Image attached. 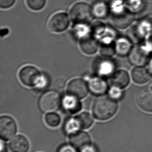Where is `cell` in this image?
Instances as JSON below:
<instances>
[{
	"instance_id": "1",
	"label": "cell",
	"mask_w": 152,
	"mask_h": 152,
	"mask_svg": "<svg viewBox=\"0 0 152 152\" xmlns=\"http://www.w3.org/2000/svg\"><path fill=\"white\" fill-rule=\"evenodd\" d=\"M118 105L115 100L107 96H101L95 100L92 111L95 118L99 121L111 118L117 112Z\"/></svg>"
},
{
	"instance_id": "2",
	"label": "cell",
	"mask_w": 152,
	"mask_h": 152,
	"mask_svg": "<svg viewBox=\"0 0 152 152\" xmlns=\"http://www.w3.org/2000/svg\"><path fill=\"white\" fill-rule=\"evenodd\" d=\"M61 97L56 90H50L44 93L40 97L38 105L41 111L45 113L53 112L62 104Z\"/></svg>"
},
{
	"instance_id": "3",
	"label": "cell",
	"mask_w": 152,
	"mask_h": 152,
	"mask_svg": "<svg viewBox=\"0 0 152 152\" xmlns=\"http://www.w3.org/2000/svg\"><path fill=\"white\" fill-rule=\"evenodd\" d=\"M71 18L75 24L88 25L92 20L91 7L85 2H78L74 4L70 10Z\"/></svg>"
},
{
	"instance_id": "4",
	"label": "cell",
	"mask_w": 152,
	"mask_h": 152,
	"mask_svg": "<svg viewBox=\"0 0 152 152\" xmlns=\"http://www.w3.org/2000/svg\"><path fill=\"white\" fill-rule=\"evenodd\" d=\"M134 18V12L121 5L113 9L111 19L113 25L119 29H125L132 24Z\"/></svg>"
},
{
	"instance_id": "5",
	"label": "cell",
	"mask_w": 152,
	"mask_h": 152,
	"mask_svg": "<svg viewBox=\"0 0 152 152\" xmlns=\"http://www.w3.org/2000/svg\"><path fill=\"white\" fill-rule=\"evenodd\" d=\"M42 74L35 66H26L21 68L18 73L20 82L27 87H36Z\"/></svg>"
},
{
	"instance_id": "6",
	"label": "cell",
	"mask_w": 152,
	"mask_h": 152,
	"mask_svg": "<svg viewBox=\"0 0 152 152\" xmlns=\"http://www.w3.org/2000/svg\"><path fill=\"white\" fill-rule=\"evenodd\" d=\"M88 85L82 78H76L70 80L66 87L68 95L82 99L86 97L89 93Z\"/></svg>"
},
{
	"instance_id": "7",
	"label": "cell",
	"mask_w": 152,
	"mask_h": 152,
	"mask_svg": "<svg viewBox=\"0 0 152 152\" xmlns=\"http://www.w3.org/2000/svg\"><path fill=\"white\" fill-rule=\"evenodd\" d=\"M17 127L13 118L8 115H3L0 117V136L2 139H12L16 133Z\"/></svg>"
},
{
	"instance_id": "8",
	"label": "cell",
	"mask_w": 152,
	"mask_h": 152,
	"mask_svg": "<svg viewBox=\"0 0 152 152\" xmlns=\"http://www.w3.org/2000/svg\"><path fill=\"white\" fill-rule=\"evenodd\" d=\"M70 20L65 12L57 13L51 17L48 23V28L53 33H60L68 28Z\"/></svg>"
},
{
	"instance_id": "9",
	"label": "cell",
	"mask_w": 152,
	"mask_h": 152,
	"mask_svg": "<svg viewBox=\"0 0 152 152\" xmlns=\"http://www.w3.org/2000/svg\"><path fill=\"white\" fill-rule=\"evenodd\" d=\"M150 51L148 48L143 46H136L132 48L129 53V60L134 66H143L149 60Z\"/></svg>"
},
{
	"instance_id": "10",
	"label": "cell",
	"mask_w": 152,
	"mask_h": 152,
	"mask_svg": "<svg viewBox=\"0 0 152 152\" xmlns=\"http://www.w3.org/2000/svg\"><path fill=\"white\" fill-rule=\"evenodd\" d=\"M95 72L98 76L101 77H109L112 75L115 70V63L110 58H99L95 61Z\"/></svg>"
},
{
	"instance_id": "11",
	"label": "cell",
	"mask_w": 152,
	"mask_h": 152,
	"mask_svg": "<svg viewBox=\"0 0 152 152\" xmlns=\"http://www.w3.org/2000/svg\"><path fill=\"white\" fill-rule=\"evenodd\" d=\"M69 139L72 146L80 151L91 145L90 136L87 132L83 131L78 130L71 134Z\"/></svg>"
},
{
	"instance_id": "12",
	"label": "cell",
	"mask_w": 152,
	"mask_h": 152,
	"mask_svg": "<svg viewBox=\"0 0 152 152\" xmlns=\"http://www.w3.org/2000/svg\"><path fill=\"white\" fill-rule=\"evenodd\" d=\"M137 103L143 111L152 113V87L140 90L137 96Z\"/></svg>"
},
{
	"instance_id": "13",
	"label": "cell",
	"mask_w": 152,
	"mask_h": 152,
	"mask_svg": "<svg viewBox=\"0 0 152 152\" xmlns=\"http://www.w3.org/2000/svg\"><path fill=\"white\" fill-rule=\"evenodd\" d=\"M79 47L82 53L87 55H91L96 53L99 48L98 39L92 34L78 40Z\"/></svg>"
},
{
	"instance_id": "14",
	"label": "cell",
	"mask_w": 152,
	"mask_h": 152,
	"mask_svg": "<svg viewBox=\"0 0 152 152\" xmlns=\"http://www.w3.org/2000/svg\"><path fill=\"white\" fill-rule=\"evenodd\" d=\"M89 89L91 93L96 96H102L109 91L106 80L99 76L91 78L88 82Z\"/></svg>"
},
{
	"instance_id": "15",
	"label": "cell",
	"mask_w": 152,
	"mask_h": 152,
	"mask_svg": "<svg viewBox=\"0 0 152 152\" xmlns=\"http://www.w3.org/2000/svg\"><path fill=\"white\" fill-rule=\"evenodd\" d=\"M147 33L140 23L130 27L126 33V37L131 43L138 44L143 41Z\"/></svg>"
},
{
	"instance_id": "16",
	"label": "cell",
	"mask_w": 152,
	"mask_h": 152,
	"mask_svg": "<svg viewBox=\"0 0 152 152\" xmlns=\"http://www.w3.org/2000/svg\"><path fill=\"white\" fill-rule=\"evenodd\" d=\"M62 105L64 110L72 114L78 113L82 108L80 99L68 94L62 98Z\"/></svg>"
},
{
	"instance_id": "17",
	"label": "cell",
	"mask_w": 152,
	"mask_h": 152,
	"mask_svg": "<svg viewBox=\"0 0 152 152\" xmlns=\"http://www.w3.org/2000/svg\"><path fill=\"white\" fill-rule=\"evenodd\" d=\"M29 146L28 140L22 135L15 136L12 139L9 144L12 152H28Z\"/></svg>"
},
{
	"instance_id": "18",
	"label": "cell",
	"mask_w": 152,
	"mask_h": 152,
	"mask_svg": "<svg viewBox=\"0 0 152 152\" xmlns=\"http://www.w3.org/2000/svg\"><path fill=\"white\" fill-rule=\"evenodd\" d=\"M129 76L124 70H119L114 72L111 76V82L112 86L120 89H124L129 84Z\"/></svg>"
},
{
	"instance_id": "19",
	"label": "cell",
	"mask_w": 152,
	"mask_h": 152,
	"mask_svg": "<svg viewBox=\"0 0 152 152\" xmlns=\"http://www.w3.org/2000/svg\"><path fill=\"white\" fill-rule=\"evenodd\" d=\"M132 79L134 82L142 84L148 82L151 78V73L146 68L137 66L132 72Z\"/></svg>"
},
{
	"instance_id": "20",
	"label": "cell",
	"mask_w": 152,
	"mask_h": 152,
	"mask_svg": "<svg viewBox=\"0 0 152 152\" xmlns=\"http://www.w3.org/2000/svg\"><path fill=\"white\" fill-rule=\"evenodd\" d=\"M100 53L103 57L111 58L116 53L113 39L105 38L100 40Z\"/></svg>"
},
{
	"instance_id": "21",
	"label": "cell",
	"mask_w": 152,
	"mask_h": 152,
	"mask_svg": "<svg viewBox=\"0 0 152 152\" xmlns=\"http://www.w3.org/2000/svg\"><path fill=\"white\" fill-rule=\"evenodd\" d=\"M93 17L98 19H105L108 16L109 5L103 1H97L91 7Z\"/></svg>"
},
{
	"instance_id": "22",
	"label": "cell",
	"mask_w": 152,
	"mask_h": 152,
	"mask_svg": "<svg viewBox=\"0 0 152 152\" xmlns=\"http://www.w3.org/2000/svg\"><path fill=\"white\" fill-rule=\"evenodd\" d=\"M80 129H87L91 127L94 123V118L90 113L82 112L74 117Z\"/></svg>"
},
{
	"instance_id": "23",
	"label": "cell",
	"mask_w": 152,
	"mask_h": 152,
	"mask_svg": "<svg viewBox=\"0 0 152 152\" xmlns=\"http://www.w3.org/2000/svg\"><path fill=\"white\" fill-rule=\"evenodd\" d=\"M131 43L127 39L121 38L117 40L115 43L116 53L120 56H125L129 55L131 50Z\"/></svg>"
},
{
	"instance_id": "24",
	"label": "cell",
	"mask_w": 152,
	"mask_h": 152,
	"mask_svg": "<svg viewBox=\"0 0 152 152\" xmlns=\"http://www.w3.org/2000/svg\"><path fill=\"white\" fill-rule=\"evenodd\" d=\"M73 33L75 37L79 40L82 38L91 35V28L88 27L87 24L76 23L75 24L73 29Z\"/></svg>"
},
{
	"instance_id": "25",
	"label": "cell",
	"mask_w": 152,
	"mask_h": 152,
	"mask_svg": "<svg viewBox=\"0 0 152 152\" xmlns=\"http://www.w3.org/2000/svg\"><path fill=\"white\" fill-rule=\"evenodd\" d=\"M107 28L103 23H96L93 24L91 27V34L97 39H100L104 35Z\"/></svg>"
},
{
	"instance_id": "26",
	"label": "cell",
	"mask_w": 152,
	"mask_h": 152,
	"mask_svg": "<svg viewBox=\"0 0 152 152\" xmlns=\"http://www.w3.org/2000/svg\"><path fill=\"white\" fill-rule=\"evenodd\" d=\"M45 121L48 125L51 127H56L61 123V118L59 115L54 112L48 113L45 116Z\"/></svg>"
},
{
	"instance_id": "27",
	"label": "cell",
	"mask_w": 152,
	"mask_h": 152,
	"mask_svg": "<svg viewBox=\"0 0 152 152\" xmlns=\"http://www.w3.org/2000/svg\"><path fill=\"white\" fill-rule=\"evenodd\" d=\"M127 8L132 12H138L142 10L144 6L143 0H127Z\"/></svg>"
},
{
	"instance_id": "28",
	"label": "cell",
	"mask_w": 152,
	"mask_h": 152,
	"mask_svg": "<svg viewBox=\"0 0 152 152\" xmlns=\"http://www.w3.org/2000/svg\"><path fill=\"white\" fill-rule=\"evenodd\" d=\"M64 129L66 133L71 134L75 132H77L80 129V128L78 126L74 117L69 119L66 123Z\"/></svg>"
},
{
	"instance_id": "29",
	"label": "cell",
	"mask_w": 152,
	"mask_h": 152,
	"mask_svg": "<svg viewBox=\"0 0 152 152\" xmlns=\"http://www.w3.org/2000/svg\"><path fill=\"white\" fill-rule=\"evenodd\" d=\"M46 0H27V3L32 10H39L43 8Z\"/></svg>"
},
{
	"instance_id": "30",
	"label": "cell",
	"mask_w": 152,
	"mask_h": 152,
	"mask_svg": "<svg viewBox=\"0 0 152 152\" xmlns=\"http://www.w3.org/2000/svg\"><path fill=\"white\" fill-rule=\"evenodd\" d=\"M140 23L147 33L152 31V14L148 15L144 17Z\"/></svg>"
},
{
	"instance_id": "31",
	"label": "cell",
	"mask_w": 152,
	"mask_h": 152,
	"mask_svg": "<svg viewBox=\"0 0 152 152\" xmlns=\"http://www.w3.org/2000/svg\"><path fill=\"white\" fill-rule=\"evenodd\" d=\"M121 89L117 87L112 86L108 91L109 97L115 100L120 99L123 95Z\"/></svg>"
},
{
	"instance_id": "32",
	"label": "cell",
	"mask_w": 152,
	"mask_h": 152,
	"mask_svg": "<svg viewBox=\"0 0 152 152\" xmlns=\"http://www.w3.org/2000/svg\"><path fill=\"white\" fill-rule=\"evenodd\" d=\"M48 77L45 75L42 74L41 77L39 79V81L37 83L36 87L38 89H43L46 87L48 86Z\"/></svg>"
},
{
	"instance_id": "33",
	"label": "cell",
	"mask_w": 152,
	"mask_h": 152,
	"mask_svg": "<svg viewBox=\"0 0 152 152\" xmlns=\"http://www.w3.org/2000/svg\"><path fill=\"white\" fill-rule=\"evenodd\" d=\"M109 6L113 8L121 6L124 0H103Z\"/></svg>"
},
{
	"instance_id": "34",
	"label": "cell",
	"mask_w": 152,
	"mask_h": 152,
	"mask_svg": "<svg viewBox=\"0 0 152 152\" xmlns=\"http://www.w3.org/2000/svg\"><path fill=\"white\" fill-rule=\"evenodd\" d=\"M16 0H0V6L2 8H10L12 6Z\"/></svg>"
},
{
	"instance_id": "35",
	"label": "cell",
	"mask_w": 152,
	"mask_h": 152,
	"mask_svg": "<svg viewBox=\"0 0 152 152\" xmlns=\"http://www.w3.org/2000/svg\"><path fill=\"white\" fill-rule=\"evenodd\" d=\"M58 152H77L76 148L72 145H64L59 149Z\"/></svg>"
},
{
	"instance_id": "36",
	"label": "cell",
	"mask_w": 152,
	"mask_h": 152,
	"mask_svg": "<svg viewBox=\"0 0 152 152\" xmlns=\"http://www.w3.org/2000/svg\"><path fill=\"white\" fill-rule=\"evenodd\" d=\"M80 152H98V151L95 146L91 144V145L80 151Z\"/></svg>"
},
{
	"instance_id": "37",
	"label": "cell",
	"mask_w": 152,
	"mask_h": 152,
	"mask_svg": "<svg viewBox=\"0 0 152 152\" xmlns=\"http://www.w3.org/2000/svg\"><path fill=\"white\" fill-rule=\"evenodd\" d=\"M147 48L150 51H152V33L151 34L150 37H148V42H147Z\"/></svg>"
},
{
	"instance_id": "38",
	"label": "cell",
	"mask_w": 152,
	"mask_h": 152,
	"mask_svg": "<svg viewBox=\"0 0 152 152\" xmlns=\"http://www.w3.org/2000/svg\"><path fill=\"white\" fill-rule=\"evenodd\" d=\"M6 149L5 145L3 142H1V152H5V150Z\"/></svg>"
},
{
	"instance_id": "39",
	"label": "cell",
	"mask_w": 152,
	"mask_h": 152,
	"mask_svg": "<svg viewBox=\"0 0 152 152\" xmlns=\"http://www.w3.org/2000/svg\"><path fill=\"white\" fill-rule=\"evenodd\" d=\"M149 70L150 73H152V59L151 60L150 64H149Z\"/></svg>"
}]
</instances>
